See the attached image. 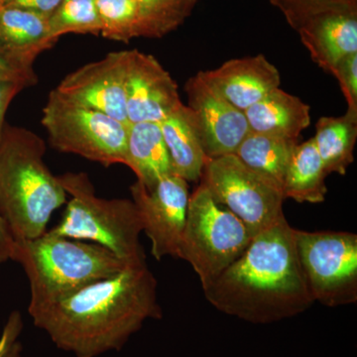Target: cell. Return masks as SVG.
<instances>
[{"label": "cell", "instance_id": "1", "mask_svg": "<svg viewBox=\"0 0 357 357\" xmlns=\"http://www.w3.org/2000/svg\"><path fill=\"white\" fill-rule=\"evenodd\" d=\"M53 344L76 357L121 351L147 319H160L157 281L147 262L79 289L52 304L28 310Z\"/></svg>", "mask_w": 357, "mask_h": 357}, {"label": "cell", "instance_id": "2", "mask_svg": "<svg viewBox=\"0 0 357 357\" xmlns=\"http://www.w3.org/2000/svg\"><path fill=\"white\" fill-rule=\"evenodd\" d=\"M218 311L253 321L290 318L314 304L285 215L253 237L243 255L203 288Z\"/></svg>", "mask_w": 357, "mask_h": 357}, {"label": "cell", "instance_id": "3", "mask_svg": "<svg viewBox=\"0 0 357 357\" xmlns=\"http://www.w3.org/2000/svg\"><path fill=\"white\" fill-rule=\"evenodd\" d=\"M44 141L32 131L4 126L0 141V215L14 241L47 231L52 215L67 204L59 176L44 161Z\"/></svg>", "mask_w": 357, "mask_h": 357}, {"label": "cell", "instance_id": "4", "mask_svg": "<svg viewBox=\"0 0 357 357\" xmlns=\"http://www.w3.org/2000/svg\"><path fill=\"white\" fill-rule=\"evenodd\" d=\"M13 261L21 264L29 281L28 310L52 304L130 265L98 244L50 230L36 238L15 241Z\"/></svg>", "mask_w": 357, "mask_h": 357}, {"label": "cell", "instance_id": "5", "mask_svg": "<svg viewBox=\"0 0 357 357\" xmlns=\"http://www.w3.org/2000/svg\"><path fill=\"white\" fill-rule=\"evenodd\" d=\"M59 178L70 199L51 232L98 244L128 264L146 262L140 243L142 222L132 201L100 198L84 173H66Z\"/></svg>", "mask_w": 357, "mask_h": 357}, {"label": "cell", "instance_id": "6", "mask_svg": "<svg viewBox=\"0 0 357 357\" xmlns=\"http://www.w3.org/2000/svg\"><path fill=\"white\" fill-rule=\"evenodd\" d=\"M252 238L243 222L199 184L190 195L177 257L191 264L204 288L243 255Z\"/></svg>", "mask_w": 357, "mask_h": 357}, {"label": "cell", "instance_id": "7", "mask_svg": "<svg viewBox=\"0 0 357 357\" xmlns=\"http://www.w3.org/2000/svg\"><path fill=\"white\" fill-rule=\"evenodd\" d=\"M42 124L52 147L105 167L126 162L128 128L109 115L66 100L54 89L43 109Z\"/></svg>", "mask_w": 357, "mask_h": 357}, {"label": "cell", "instance_id": "8", "mask_svg": "<svg viewBox=\"0 0 357 357\" xmlns=\"http://www.w3.org/2000/svg\"><path fill=\"white\" fill-rule=\"evenodd\" d=\"M201 184L220 206L243 222L253 237L284 217L286 199L281 188L234 154L208 160Z\"/></svg>", "mask_w": 357, "mask_h": 357}, {"label": "cell", "instance_id": "9", "mask_svg": "<svg viewBox=\"0 0 357 357\" xmlns=\"http://www.w3.org/2000/svg\"><path fill=\"white\" fill-rule=\"evenodd\" d=\"M296 248L314 302L328 307L357 301V236L296 229Z\"/></svg>", "mask_w": 357, "mask_h": 357}, {"label": "cell", "instance_id": "10", "mask_svg": "<svg viewBox=\"0 0 357 357\" xmlns=\"http://www.w3.org/2000/svg\"><path fill=\"white\" fill-rule=\"evenodd\" d=\"M130 191L143 232L151 243L152 256L157 260L177 257L189 206L187 181L172 173L160 178L151 190L136 181Z\"/></svg>", "mask_w": 357, "mask_h": 357}, {"label": "cell", "instance_id": "11", "mask_svg": "<svg viewBox=\"0 0 357 357\" xmlns=\"http://www.w3.org/2000/svg\"><path fill=\"white\" fill-rule=\"evenodd\" d=\"M130 51L109 53L102 60L70 73L55 91L66 100L129 124L126 77Z\"/></svg>", "mask_w": 357, "mask_h": 357}, {"label": "cell", "instance_id": "12", "mask_svg": "<svg viewBox=\"0 0 357 357\" xmlns=\"http://www.w3.org/2000/svg\"><path fill=\"white\" fill-rule=\"evenodd\" d=\"M202 147L208 159L236 154L250 132L245 114L202 77H191L185 86Z\"/></svg>", "mask_w": 357, "mask_h": 357}, {"label": "cell", "instance_id": "13", "mask_svg": "<svg viewBox=\"0 0 357 357\" xmlns=\"http://www.w3.org/2000/svg\"><path fill=\"white\" fill-rule=\"evenodd\" d=\"M177 84L152 55L131 50L126 77L129 124L162 122L182 107Z\"/></svg>", "mask_w": 357, "mask_h": 357}, {"label": "cell", "instance_id": "14", "mask_svg": "<svg viewBox=\"0 0 357 357\" xmlns=\"http://www.w3.org/2000/svg\"><path fill=\"white\" fill-rule=\"evenodd\" d=\"M312 57L326 72L357 53V6L333 7L301 16L291 23Z\"/></svg>", "mask_w": 357, "mask_h": 357}, {"label": "cell", "instance_id": "15", "mask_svg": "<svg viewBox=\"0 0 357 357\" xmlns=\"http://www.w3.org/2000/svg\"><path fill=\"white\" fill-rule=\"evenodd\" d=\"M202 77L236 109L245 112L270 91L280 88L278 69L265 56L232 59Z\"/></svg>", "mask_w": 357, "mask_h": 357}, {"label": "cell", "instance_id": "16", "mask_svg": "<svg viewBox=\"0 0 357 357\" xmlns=\"http://www.w3.org/2000/svg\"><path fill=\"white\" fill-rule=\"evenodd\" d=\"M52 35L49 18L18 7L0 6V55L27 74L44 51L58 42Z\"/></svg>", "mask_w": 357, "mask_h": 357}, {"label": "cell", "instance_id": "17", "mask_svg": "<svg viewBox=\"0 0 357 357\" xmlns=\"http://www.w3.org/2000/svg\"><path fill=\"white\" fill-rule=\"evenodd\" d=\"M251 132L284 139H299L311 123L310 107L298 96L280 88L244 112Z\"/></svg>", "mask_w": 357, "mask_h": 357}, {"label": "cell", "instance_id": "18", "mask_svg": "<svg viewBox=\"0 0 357 357\" xmlns=\"http://www.w3.org/2000/svg\"><path fill=\"white\" fill-rule=\"evenodd\" d=\"M173 173L189 182L201 180L208 157L204 154L191 109L183 105L160 122Z\"/></svg>", "mask_w": 357, "mask_h": 357}, {"label": "cell", "instance_id": "19", "mask_svg": "<svg viewBox=\"0 0 357 357\" xmlns=\"http://www.w3.org/2000/svg\"><path fill=\"white\" fill-rule=\"evenodd\" d=\"M126 166L148 190H151L160 178L173 173L158 122H138L129 126Z\"/></svg>", "mask_w": 357, "mask_h": 357}, {"label": "cell", "instance_id": "20", "mask_svg": "<svg viewBox=\"0 0 357 357\" xmlns=\"http://www.w3.org/2000/svg\"><path fill=\"white\" fill-rule=\"evenodd\" d=\"M328 176L314 140L298 143L291 157L282 191L285 199L298 203L319 204L325 201Z\"/></svg>", "mask_w": 357, "mask_h": 357}, {"label": "cell", "instance_id": "21", "mask_svg": "<svg viewBox=\"0 0 357 357\" xmlns=\"http://www.w3.org/2000/svg\"><path fill=\"white\" fill-rule=\"evenodd\" d=\"M357 138V116L347 114L340 117L324 116L316 124L312 138L328 175L344 176L354 161Z\"/></svg>", "mask_w": 357, "mask_h": 357}, {"label": "cell", "instance_id": "22", "mask_svg": "<svg viewBox=\"0 0 357 357\" xmlns=\"http://www.w3.org/2000/svg\"><path fill=\"white\" fill-rule=\"evenodd\" d=\"M298 143L296 140L250 131L234 155L249 168L269 178L282 189L286 171Z\"/></svg>", "mask_w": 357, "mask_h": 357}, {"label": "cell", "instance_id": "23", "mask_svg": "<svg viewBox=\"0 0 357 357\" xmlns=\"http://www.w3.org/2000/svg\"><path fill=\"white\" fill-rule=\"evenodd\" d=\"M105 38L129 42L134 38H153L144 14L136 0H96Z\"/></svg>", "mask_w": 357, "mask_h": 357}, {"label": "cell", "instance_id": "24", "mask_svg": "<svg viewBox=\"0 0 357 357\" xmlns=\"http://www.w3.org/2000/svg\"><path fill=\"white\" fill-rule=\"evenodd\" d=\"M49 23L57 39L69 33L98 35L102 30L96 0H62Z\"/></svg>", "mask_w": 357, "mask_h": 357}, {"label": "cell", "instance_id": "25", "mask_svg": "<svg viewBox=\"0 0 357 357\" xmlns=\"http://www.w3.org/2000/svg\"><path fill=\"white\" fill-rule=\"evenodd\" d=\"M146 18L153 38L177 29L191 15L198 0H136Z\"/></svg>", "mask_w": 357, "mask_h": 357}, {"label": "cell", "instance_id": "26", "mask_svg": "<svg viewBox=\"0 0 357 357\" xmlns=\"http://www.w3.org/2000/svg\"><path fill=\"white\" fill-rule=\"evenodd\" d=\"M274 6L283 11L289 23L306 14L333 8V7L357 6V0H271Z\"/></svg>", "mask_w": 357, "mask_h": 357}, {"label": "cell", "instance_id": "27", "mask_svg": "<svg viewBox=\"0 0 357 357\" xmlns=\"http://www.w3.org/2000/svg\"><path fill=\"white\" fill-rule=\"evenodd\" d=\"M347 102V112L357 116V53L342 60L333 70Z\"/></svg>", "mask_w": 357, "mask_h": 357}, {"label": "cell", "instance_id": "28", "mask_svg": "<svg viewBox=\"0 0 357 357\" xmlns=\"http://www.w3.org/2000/svg\"><path fill=\"white\" fill-rule=\"evenodd\" d=\"M22 330V316L20 312L13 311L0 335V357H21L22 344L20 338Z\"/></svg>", "mask_w": 357, "mask_h": 357}, {"label": "cell", "instance_id": "29", "mask_svg": "<svg viewBox=\"0 0 357 357\" xmlns=\"http://www.w3.org/2000/svg\"><path fill=\"white\" fill-rule=\"evenodd\" d=\"M27 86L20 82L11 81V79H0V141L3 132L4 117L9 105L22 89Z\"/></svg>", "mask_w": 357, "mask_h": 357}, {"label": "cell", "instance_id": "30", "mask_svg": "<svg viewBox=\"0 0 357 357\" xmlns=\"http://www.w3.org/2000/svg\"><path fill=\"white\" fill-rule=\"evenodd\" d=\"M61 2L62 0H4L3 6L18 7L50 18Z\"/></svg>", "mask_w": 357, "mask_h": 357}, {"label": "cell", "instance_id": "31", "mask_svg": "<svg viewBox=\"0 0 357 357\" xmlns=\"http://www.w3.org/2000/svg\"><path fill=\"white\" fill-rule=\"evenodd\" d=\"M0 79H11V81L20 82L26 86H34L37 82L36 75H30L14 67L6 59L0 55Z\"/></svg>", "mask_w": 357, "mask_h": 357}, {"label": "cell", "instance_id": "32", "mask_svg": "<svg viewBox=\"0 0 357 357\" xmlns=\"http://www.w3.org/2000/svg\"><path fill=\"white\" fill-rule=\"evenodd\" d=\"M15 251V241L11 236L6 222L0 215V264L13 260Z\"/></svg>", "mask_w": 357, "mask_h": 357}, {"label": "cell", "instance_id": "33", "mask_svg": "<svg viewBox=\"0 0 357 357\" xmlns=\"http://www.w3.org/2000/svg\"><path fill=\"white\" fill-rule=\"evenodd\" d=\"M4 0H0V6H3Z\"/></svg>", "mask_w": 357, "mask_h": 357}]
</instances>
